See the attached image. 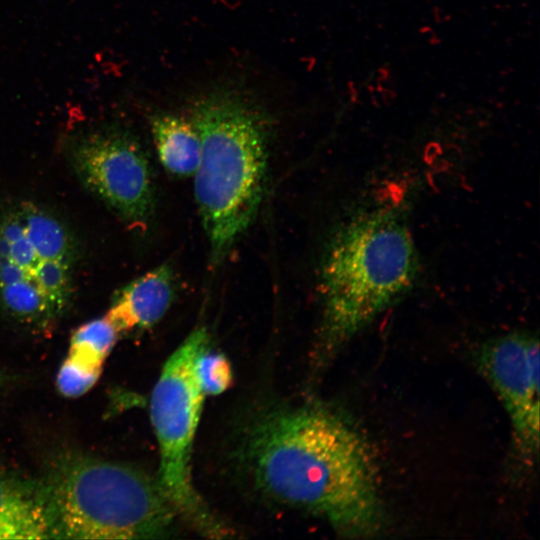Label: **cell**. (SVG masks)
Masks as SVG:
<instances>
[{
	"mask_svg": "<svg viewBox=\"0 0 540 540\" xmlns=\"http://www.w3.org/2000/svg\"><path fill=\"white\" fill-rule=\"evenodd\" d=\"M241 454L269 499L323 519L346 538L384 529L375 455L339 413L316 404L271 408L249 425Z\"/></svg>",
	"mask_w": 540,
	"mask_h": 540,
	"instance_id": "cell-1",
	"label": "cell"
},
{
	"mask_svg": "<svg viewBox=\"0 0 540 540\" xmlns=\"http://www.w3.org/2000/svg\"><path fill=\"white\" fill-rule=\"evenodd\" d=\"M419 272L404 212L381 204L351 215L333 235L321 269L324 356L338 351L402 298Z\"/></svg>",
	"mask_w": 540,
	"mask_h": 540,
	"instance_id": "cell-2",
	"label": "cell"
},
{
	"mask_svg": "<svg viewBox=\"0 0 540 540\" xmlns=\"http://www.w3.org/2000/svg\"><path fill=\"white\" fill-rule=\"evenodd\" d=\"M201 141L194 192L213 261H219L254 219L267 169L266 130L241 94L219 90L192 111Z\"/></svg>",
	"mask_w": 540,
	"mask_h": 540,
	"instance_id": "cell-3",
	"label": "cell"
},
{
	"mask_svg": "<svg viewBox=\"0 0 540 540\" xmlns=\"http://www.w3.org/2000/svg\"><path fill=\"white\" fill-rule=\"evenodd\" d=\"M53 539H154L177 516L158 479L89 455L60 456L39 481Z\"/></svg>",
	"mask_w": 540,
	"mask_h": 540,
	"instance_id": "cell-4",
	"label": "cell"
},
{
	"mask_svg": "<svg viewBox=\"0 0 540 540\" xmlns=\"http://www.w3.org/2000/svg\"><path fill=\"white\" fill-rule=\"evenodd\" d=\"M76 246L52 213L21 201L0 208V308L12 320L45 327L68 309Z\"/></svg>",
	"mask_w": 540,
	"mask_h": 540,
	"instance_id": "cell-5",
	"label": "cell"
},
{
	"mask_svg": "<svg viewBox=\"0 0 540 540\" xmlns=\"http://www.w3.org/2000/svg\"><path fill=\"white\" fill-rule=\"evenodd\" d=\"M208 347L205 328L191 332L165 362L150 397V417L160 452L158 482L177 516L204 536L221 538L227 530L194 488L191 453L204 393L195 363Z\"/></svg>",
	"mask_w": 540,
	"mask_h": 540,
	"instance_id": "cell-6",
	"label": "cell"
},
{
	"mask_svg": "<svg viewBox=\"0 0 540 540\" xmlns=\"http://www.w3.org/2000/svg\"><path fill=\"white\" fill-rule=\"evenodd\" d=\"M71 166L84 187L133 228H145L154 208L150 165L138 140L116 125L69 140Z\"/></svg>",
	"mask_w": 540,
	"mask_h": 540,
	"instance_id": "cell-7",
	"label": "cell"
},
{
	"mask_svg": "<svg viewBox=\"0 0 540 540\" xmlns=\"http://www.w3.org/2000/svg\"><path fill=\"white\" fill-rule=\"evenodd\" d=\"M539 341L530 332L506 333L482 345L477 364L504 406L521 452L539 451Z\"/></svg>",
	"mask_w": 540,
	"mask_h": 540,
	"instance_id": "cell-8",
	"label": "cell"
},
{
	"mask_svg": "<svg viewBox=\"0 0 540 540\" xmlns=\"http://www.w3.org/2000/svg\"><path fill=\"white\" fill-rule=\"evenodd\" d=\"M174 294L172 268L163 263L119 289L105 315L120 334L147 329L165 315Z\"/></svg>",
	"mask_w": 540,
	"mask_h": 540,
	"instance_id": "cell-9",
	"label": "cell"
},
{
	"mask_svg": "<svg viewBox=\"0 0 540 540\" xmlns=\"http://www.w3.org/2000/svg\"><path fill=\"white\" fill-rule=\"evenodd\" d=\"M0 539H51L39 481L0 473Z\"/></svg>",
	"mask_w": 540,
	"mask_h": 540,
	"instance_id": "cell-10",
	"label": "cell"
},
{
	"mask_svg": "<svg viewBox=\"0 0 540 540\" xmlns=\"http://www.w3.org/2000/svg\"><path fill=\"white\" fill-rule=\"evenodd\" d=\"M150 126L158 158L166 171L176 177L193 176L200 160L201 141L192 121L156 113Z\"/></svg>",
	"mask_w": 540,
	"mask_h": 540,
	"instance_id": "cell-11",
	"label": "cell"
},
{
	"mask_svg": "<svg viewBox=\"0 0 540 540\" xmlns=\"http://www.w3.org/2000/svg\"><path fill=\"white\" fill-rule=\"evenodd\" d=\"M119 335L106 315L85 322L71 335L67 358L87 369L102 371Z\"/></svg>",
	"mask_w": 540,
	"mask_h": 540,
	"instance_id": "cell-12",
	"label": "cell"
},
{
	"mask_svg": "<svg viewBox=\"0 0 540 540\" xmlns=\"http://www.w3.org/2000/svg\"><path fill=\"white\" fill-rule=\"evenodd\" d=\"M195 372L205 396L223 393L233 379L228 359L221 353L208 351L207 348L198 356Z\"/></svg>",
	"mask_w": 540,
	"mask_h": 540,
	"instance_id": "cell-13",
	"label": "cell"
},
{
	"mask_svg": "<svg viewBox=\"0 0 540 540\" xmlns=\"http://www.w3.org/2000/svg\"><path fill=\"white\" fill-rule=\"evenodd\" d=\"M100 374L101 371L87 369L66 357L57 372L56 387L62 396L77 398L96 384Z\"/></svg>",
	"mask_w": 540,
	"mask_h": 540,
	"instance_id": "cell-14",
	"label": "cell"
},
{
	"mask_svg": "<svg viewBox=\"0 0 540 540\" xmlns=\"http://www.w3.org/2000/svg\"><path fill=\"white\" fill-rule=\"evenodd\" d=\"M5 382H6V376L5 374L0 372V388L4 385Z\"/></svg>",
	"mask_w": 540,
	"mask_h": 540,
	"instance_id": "cell-15",
	"label": "cell"
}]
</instances>
